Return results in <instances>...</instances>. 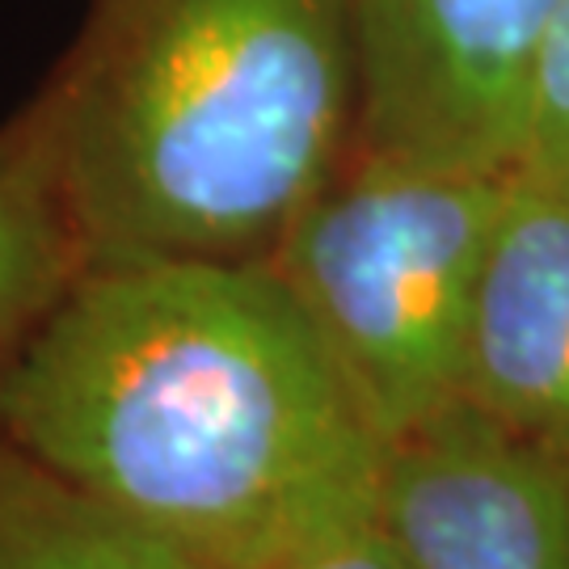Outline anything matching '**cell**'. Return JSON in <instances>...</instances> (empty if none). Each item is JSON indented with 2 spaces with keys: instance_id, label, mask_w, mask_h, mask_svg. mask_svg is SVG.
<instances>
[{
  "instance_id": "1",
  "label": "cell",
  "mask_w": 569,
  "mask_h": 569,
  "mask_svg": "<svg viewBox=\"0 0 569 569\" xmlns=\"http://www.w3.org/2000/svg\"><path fill=\"white\" fill-rule=\"evenodd\" d=\"M0 435L203 569L380 519L388 443L266 262L84 266L0 380Z\"/></svg>"
},
{
  "instance_id": "2",
  "label": "cell",
  "mask_w": 569,
  "mask_h": 569,
  "mask_svg": "<svg viewBox=\"0 0 569 569\" xmlns=\"http://www.w3.org/2000/svg\"><path fill=\"white\" fill-rule=\"evenodd\" d=\"M39 110L84 266L262 262L355 148V0H93Z\"/></svg>"
},
{
  "instance_id": "3",
  "label": "cell",
  "mask_w": 569,
  "mask_h": 569,
  "mask_svg": "<svg viewBox=\"0 0 569 569\" xmlns=\"http://www.w3.org/2000/svg\"><path fill=\"white\" fill-rule=\"evenodd\" d=\"M515 173L350 152L262 262L388 443L465 406L468 326Z\"/></svg>"
},
{
  "instance_id": "4",
  "label": "cell",
  "mask_w": 569,
  "mask_h": 569,
  "mask_svg": "<svg viewBox=\"0 0 569 569\" xmlns=\"http://www.w3.org/2000/svg\"><path fill=\"white\" fill-rule=\"evenodd\" d=\"M557 0H355L359 157L515 173Z\"/></svg>"
},
{
  "instance_id": "5",
  "label": "cell",
  "mask_w": 569,
  "mask_h": 569,
  "mask_svg": "<svg viewBox=\"0 0 569 569\" xmlns=\"http://www.w3.org/2000/svg\"><path fill=\"white\" fill-rule=\"evenodd\" d=\"M380 519L413 569H569V460L465 401L392 443Z\"/></svg>"
},
{
  "instance_id": "6",
  "label": "cell",
  "mask_w": 569,
  "mask_h": 569,
  "mask_svg": "<svg viewBox=\"0 0 569 569\" xmlns=\"http://www.w3.org/2000/svg\"><path fill=\"white\" fill-rule=\"evenodd\" d=\"M465 401L569 460V199L519 182L468 326Z\"/></svg>"
},
{
  "instance_id": "7",
  "label": "cell",
  "mask_w": 569,
  "mask_h": 569,
  "mask_svg": "<svg viewBox=\"0 0 569 569\" xmlns=\"http://www.w3.org/2000/svg\"><path fill=\"white\" fill-rule=\"evenodd\" d=\"M84 270L39 102L0 131V380Z\"/></svg>"
},
{
  "instance_id": "8",
  "label": "cell",
  "mask_w": 569,
  "mask_h": 569,
  "mask_svg": "<svg viewBox=\"0 0 569 569\" xmlns=\"http://www.w3.org/2000/svg\"><path fill=\"white\" fill-rule=\"evenodd\" d=\"M0 569H203L0 435Z\"/></svg>"
},
{
  "instance_id": "9",
  "label": "cell",
  "mask_w": 569,
  "mask_h": 569,
  "mask_svg": "<svg viewBox=\"0 0 569 569\" xmlns=\"http://www.w3.org/2000/svg\"><path fill=\"white\" fill-rule=\"evenodd\" d=\"M515 178L569 199V0H557L531 63Z\"/></svg>"
},
{
  "instance_id": "10",
  "label": "cell",
  "mask_w": 569,
  "mask_h": 569,
  "mask_svg": "<svg viewBox=\"0 0 569 569\" xmlns=\"http://www.w3.org/2000/svg\"><path fill=\"white\" fill-rule=\"evenodd\" d=\"M283 569H413L409 557L401 552V545L388 536L385 519L367 523V528H355L329 540L321 549L296 557L291 566Z\"/></svg>"
}]
</instances>
